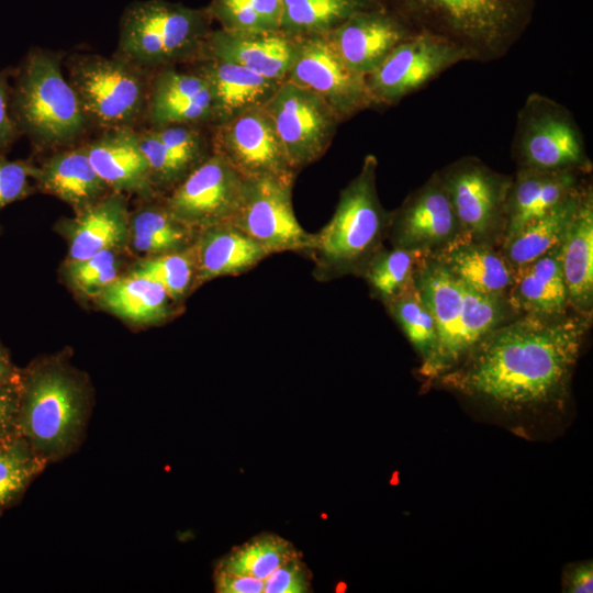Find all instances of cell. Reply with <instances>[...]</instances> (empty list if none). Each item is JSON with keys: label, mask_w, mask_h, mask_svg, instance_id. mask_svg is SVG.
<instances>
[{"label": "cell", "mask_w": 593, "mask_h": 593, "mask_svg": "<svg viewBox=\"0 0 593 593\" xmlns=\"http://www.w3.org/2000/svg\"><path fill=\"white\" fill-rule=\"evenodd\" d=\"M590 318L519 315L492 329L437 381L506 414L562 410Z\"/></svg>", "instance_id": "1"}, {"label": "cell", "mask_w": 593, "mask_h": 593, "mask_svg": "<svg viewBox=\"0 0 593 593\" xmlns=\"http://www.w3.org/2000/svg\"><path fill=\"white\" fill-rule=\"evenodd\" d=\"M412 34L441 38L468 61L507 55L527 31L537 0H372Z\"/></svg>", "instance_id": "2"}, {"label": "cell", "mask_w": 593, "mask_h": 593, "mask_svg": "<svg viewBox=\"0 0 593 593\" xmlns=\"http://www.w3.org/2000/svg\"><path fill=\"white\" fill-rule=\"evenodd\" d=\"M92 389L66 356L42 357L21 369L18 430L47 461L79 448L92 410Z\"/></svg>", "instance_id": "3"}, {"label": "cell", "mask_w": 593, "mask_h": 593, "mask_svg": "<svg viewBox=\"0 0 593 593\" xmlns=\"http://www.w3.org/2000/svg\"><path fill=\"white\" fill-rule=\"evenodd\" d=\"M414 282L436 325L435 348L419 368L429 382L455 368L512 312L505 299L478 292L433 255L418 266Z\"/></svg>", "instance_id": "4"}, {"label": "cell", "mask_w": 593, "mask_h": 593, "mask_svg": "<svg viewBox=\"0 0 593 593\" xmlns=\"http://www.w3.org/2000/svg\"><path fill=\"white\" fill-rule=\"evenodd\" d=\"M378 160L367 155L358 175L340 191L331 220L312 236L304 253L314 264L313 275L328 281L360 275L388 235L391 212L377 191Z\"/></svg>", "instance_id": "5"}, {"label": "cell", "mask_w": 593, "mask_h": 593, "mask_svg": "<svg viewBox=\"0 0 593 593\" xmlns=\"http://www.w3.org/2000/svg\"><path fill=\"white\" fill-rule=\"evenodd\" d=\"M61 66L60 54L34 47L12 76L11 115L38 149L65 148L90 125Z\"/></svg>", "instance_id": "6"}, {"label": "cell", "mask_w": 593, "mask_h": 593, "mask_svg": "<svg viewBox=\"0 0 593 593\" xmlns=\"http://www.w3.org/2000/svg\"><path fill=\"white\" fill-rule=\"evenodd\" d=\"M206 8L168 0L135 1L124 10L116 55L147 69L193 63L211 32Z\"/></svg>", "instance_id": "7"}, {"label": "cell", "mask_w": 593, "mask_h": 593, "mask_svg": "<svg viewBox=\"0 0 593 593\" xmlns=\"http://www.w3.org/2000/svg\"><path fill=\"white\" fill-rule=\"evenodd\" d=\"M67 69V79L90 125L136 128L145 120L149 70L116 54H75L68 58Z\"/></svg>", "instance_id": "8"}, {"label": "cell", "mask_w": 593, "mask_h": 593, "mask_svg": "<svg viewBox=\"0 0 593 593\" xmlns=\"http://www.w3.org/2000/svg\"><path fill=\"white\" fill-rule=\"evenodd\" d=\"M512 153L518 169L589 174L592 168L573 114L537 92L527 97L517 114Z\"/></svg>", "instance_id": "9"}, {"label": "cell", "mask_w": 593, "mask_h": 593, "mask_svg": "<svg viewBox=\"0 0 593 593\" xmlns=\"http://www.w3.org/2000/svg\"><path fill=\"white\" fill-rule=\"evenodd\" d=\"M294 179L244 178L238 206L231 223L260 245L269 255L304 254L312 233L299 223L292 204Z\"/></svg>", "instance_id": "10"}, {"label": "cell", "mask_w": 593, "mask_h": 593, "mask_svg": "<svg viewBox=\"0 0 593 593\" xmlns=\"http://www.w3.org/2000/svg\"><path fill=\"white\" fill-rule=\"evenodd\" d=\"M466 239L486 242L503 233L512 178L475 157H462L439 172Z\"/></svg>", "instance_id": "11"}, {"label": "cell", "mask_w": 593, "mask_h": 593, "mask_svg": "<svg viewBox=\"0 0 593 593\" xmlns=\"http://www.w3.org/2000/svg\"><path fill=\"white\" fill-rule=\"evenodd\" d=\"M264 107L296 172L325 154L342 122L322 98L288 80Z\"/></svg>", "instance_id": "12"}, {"label": "cell", "mask_w": 593, "mask_h": 593, "mask_svg": "<svg viewBox=\"0 0 593 593\" xmlns=\"http://www.w3.org/2000/svg\"><path fill=\"white\" fill-rule=\"evenodd\" d=\"M461 61H468L466 54L441 38L409 36L366 76L373 107L399 103Z\"/></svg>", "instance_id": "13"}, {"label": "cell", "mask_w": 593, "mask_h": 593, "mask_svg": "<svg viewBox=\"0 0 593 593\" xmlns=\"http://www.w3.org/2000/svg\"><path fill=\"white\" fill-rule=\"evenodd\" d=\"M212 127V152L243 178H295L296 171L264 105L247 109Z\"/></svg>", "instance_id": "14"}, {"label": "cell", "mask_w": 593, "mask_h": 593, "mask_svg": "<svg viewBox=\"0 0 593 593\" xmlns=\"http://www.w3.org/2000/svg\"><path fill=\"white\" fill-rule=\"evenodd\" d=\"M286 80L317 94L340 121L373 107L366 77L345 64L326 35L296 38Z\"/></svg>", "instance_id": "15"}, {"label": "cell", "mask_w": 593, "mask_h": 593, "mask_svg": "<svg viewBox=\"0 0 593 593\" xmlns=\"http://www.w3.org/2000/svg\"><path fill=\"white\" fill-rule=\"evenodd\" d=\"M243 182L244 178L212 152L168 193L164 203L178 221L198 232L231 221Z\"/></svg>", "instance_id": "16"}, {"label": "cell", "mask_w": 593, "mask_h": 593, "mask_svg": "<svg viewBox=\"0 0 593 593\" xmlns=\"http://www.w3.org/2000/svg\"><path fill=\"white\" fill-rule=\"evenodd\" d=\"M388 235L392 246L430 255L460 237L459 221L438 172L391 212Z\"/></svg>", "instance_id": "17"}, {"label": "cell", "mask_w": 593, "mask_h": 593, "mask_svg": "<svg viewBox=\"0 0 593 593\" xmlns=\"http://www.w3.org/2000/svg\"><path fill=\"white\" fill-rule=\"evenodd\" d=\"M296 38L281 31L237 33L211 30L198 58L234 63L268 79L284 81L290 70Z\"/></svg>", "instance_id": "18"}, {"label": "cell", "mask_w": 593, "mask_h": 593, "mask_svg": "<svg viewBox=\"0 0 593 593\" xmlns=\"http://www.w3.org/2000/svg\"><path fill=\"white\" fill-rule=\"evenodd\" d=\"M413 35L380 8L359 11L326 34L345 64L367 76L402 41Z\"/></svg>", "instance_id": "19"}, {"label": "cell", "mask_w": 593, "mask_h": 593, "mask_svg": "<svg viewBox=\"0 0 593 593\" xmlns=\"http://www.w3.org/2000/svg\"><path fill=\"white\" fill-rule=\"evenodd\" d=\"M145 120L150 127L167 124L213 125V102L205 80L174 66L150 78Z\"/></svg>", "instance_id": "20"}, {"label": "cell", "mask_w": 593, "mask_h": 593, "mask_svg": "<svg viewBox=\"0 0 593 593\" xmlns=\"http://www.w3.org/2000/svg\"><path fill=\"white\" fill-rule=\"evenodd\" d=\"M86 146L94 170L111 192L131 193L144 200H154L158 195L138 146L136 128L104 130Z\"/></svg>", "instance_id": "21"}, {"label": "cell", "mask_w": 593, "mask_h": 593, "mask_svg": "<svg viewBox=\"0 0 593 593\" xmlns=\"http://www.w3.org/2000/svg\"><path fill=\"white\" fill-rule=\"evenodd\" d=\"M582 172L517 169L505 204L502 246L524 226L549 212L582 187Z\"/></svg>", "instance_id": "22"}, {"label": "cell", "mask_w": 593, "mask_h": 593, "mask_svg": "<svg viewBox=\"0 0 593 593\" xmlns=\"http://www.w3.org/2000/svg\"><path fill=\"white\" fill-rule=\"evenodd\" d=\"M130 214L123 193L109 192L66 220L64 228L68 258L78 260L104 250H125L128 246Z\"/></svg>", "instance_id": "23"}, {"label": "cell", "mask_w": 593, "mask_h": 593, "mask_svg": "<svg viewBox=\"0 0 593 593\" xmlns=\"http://www.w3.org/2000/svg\"><path fill=\"white\" fill-rule=\"evenodd\" d=\"M30 176L40 191L64 201L75 213L111 192L94 170L86 144L61 148L40 166L30 163Z\"/></svg>", "instance_id": "24"}, {"label": "cell", "mask_w": 593, "mask_h": 593, "mask_svg": "<svg viewBox=\"0 0 593 593\" xmlns=\"http://www.w3.org/2000/svg\"><path fill=\"white\" fill-rule=\"evenodd\" d=\"M191 64L192 70L209 86L213 102L212 126L247 109L265 105L282 82L220 59H202Z\"/></svg>", "instance_id": "25"}, {"label": "cell", "mask_w": 593, "mask_h": 593, "mask_svg": "<svg viewBox=\"0 0 593 593\" xmlns=\"http://www.w3.org/2000/svg\"><path fill=\"white\" fill-rule=\"evenodd\" d=\"M506 302L518 315L558 317L567 314L569 301L561 266V243L515 270Z\"/></svg>", "instance_id": "26"}, {"label": "cell", "mask_w": 593, "mask_h": 593, "mask_svg": "<svg viewBox=\"0 0 593 593\" xmlns=\"http://www.w3.org/2000/svg\"><path fill=\"white\" fill-rule=\"evenodd\" d=\"M569 306L591 317L593 306V192L585 184L561 242Z\"/></svg>", "instance_id": "27"}, {"label": "cell", "mask_w": 593, "mask_h": 593, "mask_svg": "<svg viewBox=\"0 0 593 593\" xmlns=\"http://www.w3.org/2000/svg\"><path fill=\"white\" fill-rule=\"evenodd\" d=\"M193 248L197 259V288L220 277L245 273L269 256L260 245L231 222L198 231Z\"/></svg>", "instance_id": "28"}, {"label": "cell", "mask_w": 593, "mask_h": 593, "mask_svg": "<svg viewBox=\"0 0 593 593\" xmlns=\"http://www.w3.org/2000/svg\"><path fill=\"white\" fill-rule=\"evenodd\" d=\"M433 256L478 292L506 300L515 270L489 243L458 237Z\"/></svg>", "instance_id": "29"}, {"label": "cell", "mask_w": 593, "mask_h": 593, "mask_svg": "<svg viewBox=\"0 0 593 593\" xmlns=\"http://www.w3.org/2000/svg\"><path fill=\"white\" fill-rule=\"evenodd\" d=\"M94 301L107 312L135 326L165 323L178 305L157 281L130 272L108 284Z\"/></svg>", "instance_id": "30"}, {"label": "cell", "mask_w": 593, "mask_h": 593, "mask_svg": "<svg viewBox=\"0 0 593 593\" xmlns=\"http://www.w3.org/2000/svg\"><path fill=\"white\" fill-rule=\"evenodd\" d=\"M197 233L178 221L164 201L147 200L130 214L127 247L143 257L178 251L190 247Z\"/></svg>", "instance_id": "31"}, {"label": "cell", "mask_w": 593, "mask_h": 593, "mask_svg": "<svg viewBox=\"0 0 593 593\" xmlns=\"http://www.w3.org/2000/svg\"><path fill=\"white\" fill-rule=\"evenodd\" d=\"M584 186L545 215L524 226L503 245L502 253L514 270L534 261L562 242Z\"/></svg>", "instance_id": "32"}, {"label": "cell", "mask_w": 593, "mask_h": 593, "mask_svg": "<svg viewBox=\"0 0 593 593\" xmlns=\"http://www.w3.org/2000/svg\"><path fill=\"white\" fill-rule=\"evenodd\" d=\"M280 31L298 38L326 35L355 13L379 8L372 0H281Z\"/></svg>", "instance_id": "33"}, {"label": "cell", "mask_w": 593, "mask_h": 593, "mask_svg": "<svg viewBox=\"0 0 593 593\" xmlns=\"http://www.w3.org/2000/svg\"><path fill=\"white\" fill-rule=\"evenodd\" d=\"M300 556L286 538L262 533L234 547L217 562L215 570L265 581L280 566Z\"/></svg>", "instance_id": "34"}, {"label": "cell", "mask_w": 593, "mask_h": 593, "mask_svg": "<svg viewBox=\"0 0 593 593\" xmlns=\"http://www.w3.org/2000/svg\"><path fill=\"white\" fill-rule=\"evenodd\" d=\"M47 465L20 432L0 437V514L20 500Z\"/></svg>", "instance_id": "35"}, {"label": "cell", "mask_w": 593, "mask_h": 593, "mask_svg": "<svg viewBox=\"0 0 593 593\" xmlns=\"http://www.w3.org/2000/svg\"><path fill=\"white\" fill-rule=\"evenodd\" d=\"M430 254L403 247L383 246L371 257L361 276L384 303L401 293L414 280L418 266Z\"/></svg>", "instance_id": "36"}, {"label": "cell", "mask_w": 593, "mask_h": 593, "mask_svg": "<svg viewBox=\"0 0 593 593\" xmlns=\"http://www.w3.org/2000/svg\"><path fill=\"white\" fill-rule=\"evenodd\" d=\"M157 281L170 299L180 304L197 289V259L193 244L182 250L142 257L127 271Z\"/></svg>", "instance_id": "37"}, {"label": "cell", "mask_w": 593, "mask_h": 593, "mask_svg": "<svg viewBox=\"0 0 593 593\" xmlns=\"http://www.w3.org/2000/svg\"><path fill=\"white\" fill-rule=\"evenodd\" d=\"M206 10L212 21L228 32L280 31L281 0H212Z\"/></svg>", "instance_id": "38"}, {"label": "cell", "mask_w": 593, "mask_h": 593, "mask_svg": "<svg viewBox=\"0 0 593 593\" xmlns=\"http://www.w3.org/2000/svg\"><path fill=\"white\" fill-rule=\"evenodd\" d=\"M384 304L421 356L422 361L426 360L435 348L436 325L414 280L406 289Z\"/></svg>", "instance_id": "39"}, {"label": "cell", "mask_w": 593, "mask_h": 593, "mask_svg": "<svg viewBox=\"0 0 593 593\" xmlns=\"http://www.w3.org/2000/svg\"><path fill=\"white\" fill-rule=\"evenodd\" d=\"M124 251L104 250L83 259H66L61 269L64 279L74 291L94 300L121 276Z\"/></svg>", "instance_id": "40"}, {"label": "cell", "mask_w": 593, "mask_h": 593, "mask_svg": "<svg viewBox=\"0 0 593 593\" xmlns=\"http://www.w3.org/2000/svg\"><path fill=\"white\" fill-rule=\"evenodd\" d=\"M198 124L150 127L171 155L190 172L212 154V142Z\"/></svg>", "instance_id": "41"}, {"label": "cell", "mask_w": 593, "mask_h": 593, "mask_svg": "<svg viewBox=\"0 0 593 593\" xmlns=\"http://www.w3.org/2000/svg\"><path fill=\"white\" fill-rule=\"evenodd\" d=\"M137 141L156 192L169 193L189 171L171 155L152 128L137 130Z\"/></svg>", "instance_id": "42"}, {"label": "cell", "mask_w": 593, "mask_h": 593, "mask_svg": "<svg viewBox=\"0 0 593 593\" xmlns=\"http://www.w3.org/2000/svg\"><path fill=\"white\" fill-rule=\"evenodd\" d=\"M30 179V161L10 160L0 154V211L33 193Z\"/></svg>", "instance_id": "43"}, {"label": "cell", "mask_w": 593, "mask_h": 593, "mask_svg": "<svg viewBox=\"0 0 593 593\" xmlns=\"http://www.w3.org/2000/svg\"><path fill=\"white\" fill-rule=\"evenodd\" d=\"M312 580L313 574L300 556L280 566L265 580L264 593H307L312 591Z\"/></svg>", "instance_id": "44"}, {"label": "cell", "mask_w": 593, "mask_h": 593, "mask_svg": "<svg viewBox=\"0 0 593 593\" xmlns=\"http://www.w3.org/2000/svg\"><path fill=\"white\" fill-rule=\"evenodd\" d=\"M14 68L0 70V154H5L21 136L10 112L11 80Z\"/></svg>", "instance_id": "45"}, {"label": "cell", "mask_w": 593, "mask_h": 593, "mask_svg": "<svg viewBox=\"0 0 593 593\" xmlns=\"http://www.w3.org/2000/svg\"><path fill=\"white\" fill-rule=\"evenodd\" d=\"M19 395L20 378L0 384V437L19 432Z\"/></svg>", "instance_id": "46"}, {"label": "cell", "mask_w": 593, "mask_h": 593, "mask_svg": "<svg viewBox=\"0 0 593 593\" xmlns=\"http://www.w3.org/2000/svg\"><path fill=\"white\" fill-rule=\"evenodd\" d=\"M214 588L219 593H264L265 581L214 570Z\"/></svg>", "instance_id": "47"}, {"label": "cell", "mask_w": 593, "mask_h": 593, "mask_svg": "<svg viewBox=\"0 0 593 593\" xmlns=\"http://www.w3.org/2000/svg\"><path fill=\"white\" fill-rule=\"evenodd\" d=\"M593 583L592 561L569 564L562 575V591L567 593H591Z\"/></svg>", "instance_id": "48"}, {"label": "cell", "mask_w": 593, "mask_h": 593, "mask_svg": "<svg viewBox=\"0 0 593 593\" xmlns=\"http://www.w3.org/2000/svg\"><path fill=\"white\" fill-rule=\"evenodd\" d=\"M20 373L21 369L13 363L7 348L0 340V384L18 380Z\"/></svg>", "instance_id": "49"}]
</instances>
